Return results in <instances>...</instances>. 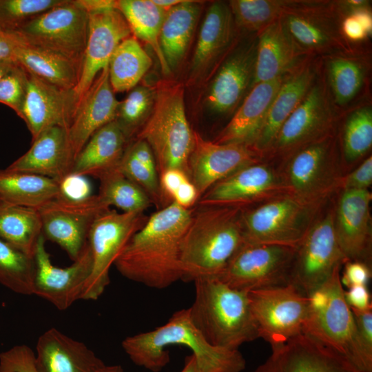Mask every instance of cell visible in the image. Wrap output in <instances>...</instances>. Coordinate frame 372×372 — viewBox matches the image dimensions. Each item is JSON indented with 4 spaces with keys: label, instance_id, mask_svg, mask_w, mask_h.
<instances>
[{
    "label": "cell",
    "instance_id": "obj_22",
    "mask_svg": "<svg viewBox=\"0 0 372 372\" xmlns=\"http://www.w3.org/2000/svg\"><path fill=\"white\" fill-rule=\"evenodd\" d=\"M75 112L73 90H63L28 73L26 94L20 118L31 133L32 141L52 127L68 130Z\"/></svg>",
    "mask_w": 372,
    "mask_h": 372
},
{
    "label": "cell",
    "instance_id": "obj_7",
    "mask_svg": "<svg viewBox=\"0 0 372 372\" xmlns=\"http://www.w3.org/2000/svg\"><path fill=\"white\" fill-rule=\"evenodd\" d=\"M335 1L293 0L280 21L297 50L307 57L355 54L341 31Z\"/></svg>",
    "mask_w": 372,
    "mask_h": 372
},
{
    "label": "cell",
    "instance_id": "obj_3",
    "mask_svg": "<svg viewBox=\"0 0 372 372\" xmlns=\"http://www.w3.org/2000/svg\"><path fill=\"white\" fill-rule=\"evenodd\" d=\"M241 207L198 206L180 247L182 280L216 278L245 242Z\"/></svg>",
    "mask_w": 372,
    "mask_h": 372
},
{
    "label": "cell",
    "instance_id": "obj_59",
    "mask_svg": "<svg viewBox=\"0 0 372 372\" xmlns=\"http://www.w3.org/2000/svg\"><path fill=\"white\" fill-rule=\"evenodd\" d=\"M180 372H204L199 366L195 356L192 354L185 358L184 366Z\"/></svg>",
    "mask_w": 372,
    "mask_h": 372
},
{
    "label": "cell",
    "instance_id": "obj_17",
    "mask_svg": "<svg viewBox=\"0 0 372 372\" xmlns=\"http://www.w3.org/2000/svg\"><path fill=\"white\" fill-rule=\"evenodd\" d=\"M42 234L34 254L33 294L50 302L59 310L68 309L81 299L85 284L92 270V256L88 244L80 256L67 267L54 266L45 247Z\"/></svg>",
    "mask_w": 372,
    "mask_h": 372
},
{
    "label": "cell",
    "instance_id": "obj_51",
    "mask_svg": "<svg viewBox=\"0 0 372 372\" xmlns=\"http://www.w3.org/2000/svg\"><path fill=\"white\" fill-rule=\"evenodd\" d=\"M344 265L342 275H340L343 287L349 288L353 285H367L371 277V266L353 260H349Z\"/></svg>",
    "mask_w": 372,
    "mask_h": 372
},
{
    "label": "cell",
    "instance_id": "obj_58",
    "mask_svg": "<svg viewBox=\"0 0 372 372\" xmlns=\"http://www.w3.org/2000/svg\"><path fill=\"white\" fill-rule=\"evenodd\" d=\"M88 14L116 9L117 0H74Z\"/></svg>",
    "mask_w": 372,
    "mask_h": 372
},
{
    "label": "cell",
    "instance_id": "obj_14",
    "mask_svg": "<svg viewBox=\"0 0 372 372\" xmlns=\"http://www.w3.org/2000/svg\"><path fill=\"white\" fill-rule=\"evenodd\" d=\"M296 248L245 241L215 278L247 292L289 285Z\"/></svg>",
    "mask_w": 372,
    "mask_h": 372
},
{
    "label": "cell",
    "instance_id": "obj_36",
    "mask_svg": "<svg viewBox=\"0 0 372 372\" xmlns=\"http://www.w3.org/2000/svg\"><path fill=\"white\" fill-rule=\"evenodd\" d=\"M324 72L333 103L338 110L351 103L364 89L367 70L358 54L326 56Z\"/></svg>",
    "mask_w": 372,
    "mask_h": 372
},
{
    "label": "cell",
    "instance_id": "obj_11",
    "mask_svg": "<svg viewBox=\"0 0 372 372\" xmlns=\"http://www.w3.org/2000/svg\"><path fill=\"white\" fill-rule=\"evenodd\" d=\"M88 13L66 0L32 18L16 32L28 44L62 56L82 68L88 33Z\"/></svg>",
    "mask_w": 372,
    "mask_h": 372
},
{
    "label": "cell",
    "instance_id": "obj_8",
    "mask_svg": "<svg viewBox=\"0 0 372 372\" xmlns=\"http://www.w3.org/2000/svg\"><path fill=\"white\" fill-rule=\"evenodd\" d=\"M319 207L287 194L264 200L255 207H244L241 222L245 241L297 247Z\"/></svg>",
    "mask_w": 372,
    "mask_h": 372
},
{
    "label": "cell",
    "instance_id": "obj_40",
    "mask_svg": "<svg viewBox=\"0 0 372 372\" xmlns=\"http://www.w3.org/2000/svg\"><path fill=\"white\" fill-rule=\"evenodd\" d=\"M293 0H232L228 3L235 25L254 34L280 19Z\"/></svg>",
    "mask_w": 372,
    "mask_h": 372
},
{
    "label": "cell",
    "instance_id": "obj_60",
    "mask_svg": "<svg viewBox=\"0 0 372 372\" xmlns=\"http://www.w3.org/2000/svg\"><path fill=\"white\" fill-rule=\"evenodd\" d=\"M184 0H152V1L160 8L167 10L171 8L180 3Z\"/></svg>",
    "mask_w": 372,
    "mask_h": 372
},
{
    "label": "cell",
    "instance_id": "obj_12",
    "mask_svg": "<svg viewBox=\"0 0 372 372\" xmlns=\"http://www.w3.org/2000/svg\"><path fill=\"white\" fill-rule=\"evenodd\" d=\"M333 209L313 220L296 248L289 284L309 296L349 260L337 240Z\"/></svg>",
    "mask_w": 372,
    "mask_h": 372
},
{
    "label": "cell",
    "instance_id": "obj_19",
    "mask_svg": "<svg viewBox=\"0 0 372 372\" xmlns=\"http://www.w3.org/2000/svg\"><path fill=\"white\" fill-rule=\"evenodd\" d=\"M88 15L84 58L79 81L74 90L76 110L96 76L109 65L117 46L132 34L128 23L117 9Z\"/></svg>",
    "mask_w": 372,
    "mask_h": 372
},
{
    "label": "cell",
    "instance_id": "obj_1",
    "mask_svg": "<svg viewBox=\"0 0 372 372\" xmlns=\"http://www.w3.org/2000/svg\"><path fill=\"white\" fill-rule=\"evenodd\" d=\"M192 212L172 201L149 216L115 261L118 271L154 289L181 280L180 247Z\"/></svg>",
    "mask_w": 372,
    "mask_h": 372
},
{
    "label": "cell",
    "instance_id": "obj_42",
    "mask_svg": "<svg viewBox=\"0 0 372 372\" xmlns=\"http://www.w3.org/2000/svg\"><path fill=\"white\" fill-rule=\"evenodd\" d=\"M34 273L33 257L0 238V283L17 293L32 295Z\"/></svg>",
    "mask_w": 372,
    "mask_h": 372
},
{
    "label": "cell",
    "instance_id": "obj_52",
    "mask_svg": "<svg viewBox=\"0 0 372 372\" xmlns=\"http://www.w3.org/2000/svg\"><path fill=\"white\" fill-rule=\"evenodd\" d=\"M59 183L60 195L71 198L81 199L90 196V185L84 176L68 175Z\"/></svg>",
    "mask_w": 372,
    "mask_h": 372
},
{
    "label": "cell",
    "instance_id": "obj_41",
    "mask_svg": "<svg viewBox=\"0 0 372 372\" xmlns=\"http://www.w3.org/2000/svg\"><path fill=\"white\" fill-rule=\"evenodd\" d=\"M99 196L110 207L123 212H144L152 202L146 193L118 169L99 178Z\"/></svg>",
    "mask_w": 372,
    "mask_h": 372
},
{
    "label": "cell",
    "instance_id": "obj_25",
    "mask_svg": "<svg viewBox=\"0 0 372 372\" xmlns=\"http://www.w3.org/2000/svg\"><path fill=\"white\" fill-rule=\"evenodd\" d=\"M119 103L110 83L107 65L95 78L67 130L72 164L90 137L116 119Z\"/></svg>",
    "mask_w": 372,
    "mask_h": 372
},
{
    "label": "cell",
    "instance_id": "obj_28",
    "mask_svg": "<svg viewBox=\"0 0 372 372\" xmlns=\"http://www.w3.org/2000/svg\"><path fill=\"white\" fill-rule=\"evenodd\" d=\"M289 74L253 85L240 107L214 142L218 144L242 145L250 148L274 97Z\"/></svg>",
    "mask_w": 372,
    "mask_h": 372
},
{
    "label": "cell",
    "instance_id": "obj_26",
    "mask_svg": "<svg viewBox=\"0 0 372 372\" xmlns=\"http://www.w3.org/2000/svg\"><path fill=\"white\" fill-rule=\"evenodd\" d=\"M257 34L231 54L216 75L206 97L209 109L218 114L232 112L252 87L257 48Z\"/></svg>",
    "mask_w": 372,
    "mask_h": 372
},
{
    "label": "cell",
    "instance_id": "obj_32",
    "mask_svg": "<svg viewBox=\"0 0 372 372\" xmlns=\"http://www.w3.org/2000/svg\"><path fill=\"white\" fill-rule=\"evenodd\" d=\"M14 58L28 73L65 90H74L81 68L70 60L27 43L15 31Z\"/></svg>",
    "mask_w": 372,
    "mask_h": 372
},
{
    "label": "cell",
    "instance_id": "obj_4",
    "mask_svg": "<svg viewBox=\"0 0 372 372\" xmlns=\"http://www.w3.org/2000/svg\"><path fill=\"white\" fill-rule=\"evenodd\" d=\"M190 319L211 345L237 350L258 338L247 291L233 289L215 278L194 281Z\"/></svg>",
    "mask_w": 372,
    "mask_h": 372
},
{
    "label": "cell",
    "instance_id": "obj_37",
    "mask_svg": "<svg viewBox=\"0 0 372 372\" xmlns=\"http://www.w3.org/2000/svg\"><path fill=\"white\" fill-rule=\"evenodd\" d=\"M116 9L123 14L134 37L148 44L156 55L163 74L168 66L159 43V35L167 10L152 0H117Z\"/></svg>",
    "mask_w": 372,
    "mask_h": 372
},
{
    "label": "cell",
    "instance_id": "obj_6",
    "mask_svg": "<svg viewBox=\"0 0 372 372\" xmlns=\"http://www.w3.org/2000/svg\"><path fill=\"white\" fill-rule=\"evenodd\" d=\"M341 268L309 296L302 333L340 354L362 372H372L360 350L353 313L344 297Z\"/></svg>",
    "mask_w": 372,
    "mask_h": 372
},
{
    "label": "cell",
    "instance_id": "obj_46",
    "mask_svg": "<svg viewBox=\"0 0 372 372\" xmlns=\"http://www.w3.org/2000/svg\"><path fill=\"white\" fill-rule=\"evenodd\" d=\"M118 169L127 178L141 187L152 203L158 209L167 205L163 196L159 175L137 159L127 146L119 164Z\"/></svg>",
    "mask_w": 372,
    "mask_h": 372
},
{
    "label": "cell",
    "instance_id": "obj_38",
    "mask_svg": "<svg viewBox=\"0 0 372 372\" xmlns=\"http://www.w3.org/2000/svg\"><path fill=\"white\" fill-rule=\"evenodd\" d=\"M43 234L37 209L3 203L0 207V238L33 257Z\"/></svg>",
    "mask_w": 372,
    "mask_h": 372
},
{
    "label": "cell",
    "instance_id": "obj_61",
    "mask_svg": "<svg viewBox=\"0 0 372 372\" xmlns=\"http://www.w3.org/2000/svg\"><path fill=\"white\" fill-rule=\"evenodd\" d=\"M94 372H124L121 365H103Z\"/></svg>",
    "mask_w": 372,
    "mask_h": 372
},
{
    "label": "cell",
    "instance_id": "obj_45",
    "mask_svg": "<svg viewBox=\"0 0 372 372\" xmlns=\"http://www.w3.org/2000/svg\"><path fill=\"white\" fill-rule=\"evenodd\" d=\"M66 0H0V29L16 31L24 23Z\"/></svg>",
    "mask_w": 372,
    "mask_h": 372
},
{
    "label": "cell",
    "instance_id": "obj_33",
    "mask_svg": "<svg viewBox=\"0 0 372 372\" xmlns=\"http://www.w3.org/2000/svg\"><path fill=\"white\" fill-rule=\"evenodd\" d=\"M235 23L228 3L214 2L208 8L200 27L192 59L195 72L208 66L229 45Z\"/></svg>",
    "mask_w": 372,
    "mask_h": 372
},
{
    "label": "cell",
    "instance_id": "obj_48",
    "mask_svg": "<svg viewBox=\"0 0 372 372\" xmlns=\"http://www.w3.org/2000/svg\"><path fill=\"white\" fill-rule=\"evenodd\" d=\"M0 372H38L34 352L25 344L16 345L0 353Z\"/></svg>",
    "mask_w": 372,
    "mask_h": 372
},
{
    "label": "cell",
    "instance_id": "obj_20",
    "mask_svg": "<svg viewBox=\"0 0 372 372\" xmlns=\"http://www.w3.org/2000/svg\"><path fill=\"white\" fill-rule=\"evenodd\" d=\"M188 161V176L199 198L218 181L237 170L260 161V156L242 145L218 144L194 131Z\"/></svg>",
    "mask_w": 372,
    "mask_h": 372
},
{
    "label": "cell",
    "instance_id": "obj_47",
    "mask_svg": "<svg viewBox=\"0 0 372 372\" xmlns=\"http://www.w3.org/2000/svg\"><path fill=\"white\" fill-rule=\"evenodd\" d=\"M28 72L17 63L0 80V103L20 117L25 97Z\"/></svg>",
    "mask_w": 372,
    "mask_h": 372
},
{
    "label": "cell",
    "instance_id": "obj_49",
    "mask_svg": "<svg viewBox=\"0 0 372 372\" xmlns=\"http://www.w3.org/2000/svg\"><path fill=\"white\" fill-rule=\"evenodd\" d=\"M351 309L360 350L366 364L372 368V308L366 310Z\"/></svg>",
    "mask_w": 372,
    "mask_h": 372
},
{
    "label": "cell",
    "instance_id": "obj_56",
    "mask_svg": "<svg viewBox=\"0 0 372 372\" xmlns=\"http://www.w3.org/2000/svg\"><path fill=\"white\" fill-rule=\"evenodd\" d=\"M199 198L196 187L189 179L184 182L174 194L172 201L185 209H190Z\"/></svg>",
    "mask_w": 372,
    "mask_h": 372
},
{
    "label": "cell",
    "instance_id": "obj_16",
    "mask_svg": "<svg viewBox=\"0 0 372 372\" xmlns=\"http://www.w3.org/2000/svg\"><path fill=\"white\" fill-rule=\"evenodd\" d=\"M248 295L258 338L271 347L285 344L302 333L309 298L293 285L254 290Z\"/></svg>",
    "mask_w": 372,
    "mask_h": 372
},
{
    "label": "cell",
    "instance_id": "obj_21",
    "mask_svg": "<svg viewBox=\"0 0 372 372\" xmlns=\"http://www.w3.org/2000/svg\"><path fill=\"white\" fill-rule=\"evenodd\" d=\"M253 372H362L347 359L302 333L282 345Z\"/></svg>",
    "mask_w": 372,
    "mask_h": 372
},
{
    "label": "cell",
    "instance_id": "obj_43",
    "mask_svg": "<svg viewBox=\"0 0 372 372\" xmlns=\"http://www.w3.org/2000/svg\"><path fill=\"white\" fill-rule=\"evenodd\" d=\"M372 145V108L362 105L348 114L343 123L342 148L348 163L365 155Z\"/></svg>",
    "mask_w": 372,
    "mask_h": 372
},
{
    "label": "cell",
    "instance_id": "obj_63",
    "mask_svg": "<svg viewBox=\"0 0 372 372\" xmlns=\"http://www.w3.org/2000/svg\"><path fill=\"white\" fill-rule=\"evenodd\" d=\"M3 204V203L0 200V207Z\"/></svg>",
    "mask_w": 372,
    "mask_h": 372
},
{
    "label": "cell",
    "instance_id": "obj_23",
    "mask_svg": "<svg viewBox=\"0 0 372 372\" xmlns=\"http://www.w3.org/2000/svg\"><path fill=\"white\" fill-rule=\"evenodd\" d=\"M320 57H308L285 78L250 147L259 156L271 146L282 124L307 95L322 65Z\"/></svg>",
    "mask_w": 372,
    "mask_h": 372
},
{
    "label": "cell",
    "instance_id": "obj_62",
    "mask_svg": "<svg viewBox=\"0 0 372 372\" xmlns=\"http://www.w3.org/2000/svg\"><path fill=\"white\" fill-rule=\"evenodd\" d=\"M15 64L12 62H0V80Z\"/></svg>",
    "mask_w": 372,
    "mask_h": 372
},
{
    "label": "cell",
    "instance_id": "obj_53",
    "mask_svg": "<svg viewBox=\"0 0 372 372\" xmlns=\"http://www.w3.org/2000/svg\"><path fill=\"white\" fill-rule=\"evenodd\" d=\"M189 179L186 173L177 169L165 170L159 175L161 192L167 205L172 202V198L180 185Z\"/></svg>",
    "mask_w": 372,
    "mask_h": 372
},
{
    "label": "cell",
    "instance_id": "obj_24",
    "mask_svg": "<svg viewBox=\"0 0 372 372\" xmlns=\"http://www.w3.org/2000/svg\"><path fill=\"white\" fill-rule=\"evenodd\" d=\"M335 210L334 227L339 245L349 260L371 266V229L367 190H342Z\"/></svg>",
    "mask_w": 372,
    "mask_h": 372
},
{
    "label": "cell",
    "instance_id": "obj_2",
    "mask_svg": "<svg viewBox=\"0 0 372 372\" xmlns=\"http://www.w3.org/2000/svg\"><path fill=\"white\" fill-rule=\"evenodd\" d=\"M184 345L195 356L204 372H242L246 362L237 350L214 347L192 322L188 308L174 313L167 322L153 330L125 338L122 348L136 365L152 372L161 371L169 362L165 348Z\"/></svg>",
    "mask_w": 372,
    "mask_h": 372
},
{
    "label": "cell",
    "instance_id": "obj_29",
    "mask_svg": "<svg viewBox=\"0 0 372 372\" xmlns=\"http://www.w3.org/2000/svg\"><path fill=\"white\" fill-rule=\"evenodd\" d=\"M72 166L67 130L54 126L32 141L30 149L6 169L60 181L69 174Z\"/></svg>",
    "mask_w": 372,
    "mask_h": 372
},
{
    "label": "cell",
    "instance_id": "obj_27",
    "mask_svg": "<svg viewBox=\"0 0 372 372\" xmlns=\"http://www.w3.org/2000/svg\"><path fill=\"white\" fill-rule=\"evenodd\" d=\"M34 364L38 372H94L105 364L83 342L52 327L38 338Z\"/></svg>",
    "mask_w": 372,
    "mask_h": 372
},
{
    "label": "cell",
    "instance_id": "obj_35",
    "mask_svg": "<svg viewBox=\"0 0 372 372\" xmlns=\"http://www.w3.org/2000/svg\"><path fill=\"white\" fill-rule=\"evenodd\" d=\"M60 194L58 180L30 173L0 169V200L39 209Z\"/></svg>",
    "mask_w": 372,
    "mask_h": 372
},
{
    "label": "cell",
    "instance_id": "obj_15",
    "mask_svg": "<svg viewBox=\"0 0 372 372\" xmlns=\"http://www.w3.org/2000/svg\"><path fill=\"white\" fill-rule=\"evenodd\" d=\"M110 207L97 195L71 199L58 195L38 209L43 235L76 260L87 245L94 221Z\"/></svg>",
    "mask_w": 372,
    "mask_h": 372
},
{
    "label": "cell",
    "instance_id": "obj_55",
    "mask_svg": "<svg viewBox=\"0 0 372 372\" xmlns=\"http://www.w3.org/2000/svg\"><path fill=\"white\" fill-rule=\"evenodd\" d=\"M345 300L351 309L366 310L372 308L371 297L367 285H353L344 290Z\"/></svg>",
    "mask_w": 372,
    "mask_h": 372
},
{
    "label": "cell",
    "instance_id": "obj_57",
    "mask_svg": "<svg viewBox=\"0 0 372 372\" xmlns=\"http://www.w3.org/2000/svg\"><path fill=\"white\" fill-rule=\"evenodd\" d=\"M14 31L0 29V62L16 63L14 58Z\"/></svg>",
    "mask_w": 372,
    "mask_h": 372
},
{
    "label": "cell",
    "instance_id": "obj_50",
    "mask_svg": "<svg viewBox=\"0 0 372 372\" xmlns=\"http://www.w3.org/2000/svg\"><path fill=\"white\" fill-rule=\"evenodd\" d=\"M372 184V157L366 158L355 170L342 176L339 187L342 190H369Z\"/></svg>",
    "mask_w": 372,
    "mask_h": 372
},
{
    "label": "cell",
    "instance_id": "obj_54",
    "mask_svg": "<svg viewBox=\"0 0 372 372\" xmlns=\"http://www.w3.org/2000/svg\"><path fill=\"white\" fill-rule=\"evenodd\" d=\"M340 26L342 35L352 45L371 37L360 22L352 14L342 16Z\"/></svg>",
    "mask_w": 372,
    "mask_h": 372
},
{
    "label": "cell",
    "instance_id": "obj_13",
    "mask_svg": "<svg viewBox=\"0 0 372 372\" xmlns=\"http://www.w3.org/2000/svg\"><path fill=\"white\" fill-rule=\"evenodd\" d=\"M143 212H122L109 209L94 221L87 244L92 270L81 295L82 300H96L110 283V270L132 236L145 223Z\"/></svg>",
    "mask_w": 372,
    "mask_h": 372
},
{
    "label": "cell",
    "instance_id": "obj_30",
    "mask_svg": "<svg viewBox=\"0 0 372 372\" xmlns=\"http://www.w3.org/2000/svg\"><path fill=\"white\" fill-rule=\"evenodd\" d=\"M257 40L252 87L290 73L308 58L297 50L280 19L258 33Z\"/></svg>",
    "mask_w": 372,
    "mask_h": 372
},
{
    "label": "cell",
    "instance_id": "obj_5",
    "mask_svg": "<svg viewBox=\"0 0 372 372\" xmlns=\"http://www.w3.org/2000/svg\"><path fill=\"white\" fill-rule=\"evenodd\" d=\"M184 96L181 83L160 81L155 87L152 112L136 134V138L145 141L151 148L158 175L177 169L188 176L194 131L186 116Z\"/></svg>",
    "mask_w": 372,
    "mask_h": 372
},
{
    "label": "cell",
    "instance_id": "obj_10",
    "mask_svg": "<svg viewBox=\"0 0 372 372\" xmlns=\"http://www.w3.org/2000/svg\"><path fill=\"white\" fill-rule=\"evenodd\" d=\"M337 111L322 65L309 91L282 124L267 154L285 159L304 145L333 135Z\"/></svg>",
    "mask_w": 372,
    "mask_h": 372
},
{
    "label": "cell",
    "instance_id": "obj_18",
    "mask_svg": "<svg viewBox=\"0 0 372 372\" xmlns=\"http://www.w3.org/2000/svg\"><path fill=\"white\" fill-rule=\"evenodd\" d=\"M286 194L280 176L260 161L247 165L210 187L198 200V206L245 207Z\"/></svg>",
    "mask_w": 372,
    "mask_h": 372
},
{
    "label": "cell",
    "instance_id": "obj_9",
    "mask_svg": "<svg viewBox=\"0 0 372 372\" xmlns=\"http://www.w3.org/2000/svg\"><path fill=\"white\" fill-rule=\"evenodd\" d=\"M285 160L280 176L285 193L304 203L320 206L340 186L342 176L333 135L298 149Z\"/></svg>",
    "mask_w": 372,
    "mask_h": 372
},
{
    "label": "cell",
    "instance_id": "obj_34",
    "mask_svg": "<svg viewBox=\"0 0 372 372\" xmlns=\"http://www.w3.org/2000/svg\"><path fill=\"white\" fill-rule=\"evenodd\" d=\"M200 11L196 1L184 0L166 11L159 35L165 59L172 70L183 59Z\"/></svg>",
    "mask_w": 372,
    "mask_h": 372
},
{
    "label": "cell",
    "instance_id": "obj_44",
    "mask_svg": "<svg viewBox=\"0 0 372 372\" xmlns=\"http://www.w3.org/2000/svg\"><path fill=\"white\" fill-rule=\"evenodd\" d=\"M155 100V88L135 86L120 102L116 121L128 141L137 134L152 112Z\"/></svg>",
    "mask_w": 372,
    "mask_h": 372
},
{
    "label": "cell",
    "instance_id": "obj_31",
    "mask_svg": "<svg viewBox=\"0 0 372 372\" xmlns=\"http://www.w3.org/2000/svg\"><path fill=\"white\" fill-rule=\"evenodd\" d=\"M128 140L115 120L96 131L76 156L68 175L99 179L118 168Z\"/></svg>",
    "mask_w": 372,
    "mask_h": 372
},
{
    "label": "cell",
    "instance_id": "obj_39",
    "mask_svg": "<svg viewBox=\"0 0 372 372\" xmlns=\"http://www.w3.org/2000/svg\"><path fill=\"white\" fill-rule=\"evenodd\" d=\"M150 56L136 38L130 36L117 46L108 65L109 79L114 92L131 90L152 65Z\"/></svg>",
    "mask_w": 372,
    "mask_h": 372
}]
</instances>
